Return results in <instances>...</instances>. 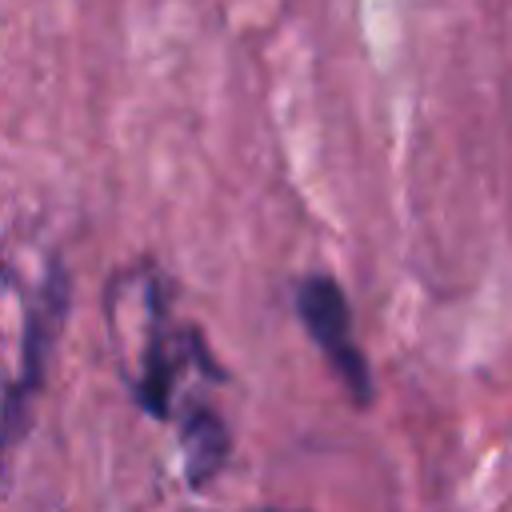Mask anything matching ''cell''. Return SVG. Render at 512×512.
I'll list each match as a JSON object with an SVG mask.
<instances>
[{
    "mask_svg": "<svg viewBox=\"0 0 512 512\" xmlns=\"http://www.w3.org/2000/svg\"><path fill=\"white\" fill-rule=\"evenodd\" d=\"M64 304H68V276H64L60 264H52V272L44 276L40 296H36L28 320H24L20 368H16L12 384L0 396V472H4V460L16 448V440L24 436L28 412L36 404L40 388H44V368H48V356H52V344H56V332H60V320H64Z\"/></svg>",
    "mask_w": 512,
    "mask_h": 512,
    "instance_id": "1",
    "label": "cell"
},
{
    "mask_svg": "<svg viewBox=\"0 0 512 512\" xmlns=\"http://www.w3.org/2000/svg\"><path fill=\"white\" fill-rule=\"evenodd\" d=\"M296 308H300V320L308 324L316 348L324 352L332 372L352 392V400L368 404L372 400V376H368L364 352L352 340V316H348V300H344L340 284L328 276H304L296 284Z\"/></svg>",
    "mask_w": 512,
    "mask_h": 512,
    "instance_id": "2",
    "label": "cell"
},
{
    "mask_svg": "<svg viewBox=\"0 0 512 512\" xmlns=\"http://www.w3.org/2000/svg\"><path fill=\"white\" fill-rule=\"evenodd\" d=\"M180 440H184V456H188V472L192 484H200L204 476H212L228 452V432L220 424V416L212 408H196L184 416L180 424Z\"/></svg>",
    "mask_w": 512,
    "mask_h": 512,
    "instance_id": "3",
    "label": "cell"
}]
</instances>
